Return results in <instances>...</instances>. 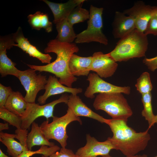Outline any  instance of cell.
<instances>
[{
	"label": "cell",
	"mask_w": 157,
	"mask_h": 157,
	"mask_svg": "<svg viewBox=\"0 0 157 157\" xmlns=\"http://www.w3.org/2000/svg\"><path fill=\"white\" fill-rule=\"evenodd\" d=\"M87 80L89 85L84 94L87 98L93 99L97 93H121L129 95L131 92L129 86L121 87L107 82L100 77L97 74L90 73Z\"/></svg>",
	"instance_id": "cell-9"
},
{
	"label": "cell",
	"mask_w": 157,
	"mask_h": 157,
	"mask_svg": "<svg viewBox=\"0 0 157 157\" xmlns=\"http://www.w3.org/2000/svg\"><path fill=\"white\" fill-rule=\"evenodd\" d=\"M93 105L95 110L104 111L113 119L127 122L133 114L126 99L121 93H99Z\"/></svg>",
	"instance_id": "cell-4"
},
{
	"label": "cell",
	"mask_w": 157,
	"mask_h": 157,
	"mask_svg": "<svg viewBox=\"0 0 157 157\" xmlns=\"http://www.w3.org/2000/svg\"><path fill=\"white\" fill-rule=\"evenodd\" d=\"M9 129V125L8 123H0V131H2L4 130H7Z\"/></svg>",
	"instance_id": "cell-35"
},
{
	"label": "cell",
	"mask_w": 157,
	"mask_h": 157,
	"mask_svg": "<svg viewBox=\"0 0 157 157\" xmlns=\"http://www.w3.org/2000/svg\"><path fill=\"white\" fill-rule=\"evenodd\" d=\"M13 91L10 86H5L0 83V108L4 107L7 99Z\"/></svg>",
	"instance_id": "cell-30"
},
{
	"label": "cell",
	"mask_w": 157,
	"mask_h": 157,
	"mask_svg": "<svg viewBox=\"0 0 157 157\" xmlns=\"http://www.w3.org/2000/svg\"><path fill=\"white\" fill-rule=\"evenodd\" d=\"M112 26L113 34L116 39H120L136 29L133 18L119 11L115 12Z\"/></svg>",
	"instance_id": "cell-16"
},
{
	"label": "cell",
	"mask_w": 157,
	"mask_h": 157,
	"mask_svg": "<svg viewBox=\"0 0 157 157\" xmlns=\"http://www.w3.org/2000/svg\"><path fill=\"white\" fill-rule=\"evenodd\" d=\"M12 36L1 37L0 39V74L1 77L12 75L18 78L21 70L16 67V64L7 56L6 50L15 44Z\"/></svg>",
	"instance_id": "cell-11"
},
{
	"label": "cell",
	"mask_w": 157,
	"mask_h": 157,
	"mask_svg": "<svg viewBox=\"0 0 157 157\" xmlns=\"http://www.w3.org/2000/svg\"><path fill=\"white\" fill-rule=\"evenodd\" d=\"M92 56L91 71L94 72L101 78L112 76L118 66L108 53L104 54L101 51L94 52Z\"/></svg>",
	"instance_id": "cell-12"
},
{
	"label": "cell",
	"mask_w": 157,
	"mask_h": 157,
	"mask_svg": "<svg viewBox=\"0 0 157 157\" xmlns=\"http://www.w3.org/2000/svg\"><path fill=\"white\" fill-rule=\"evenodd\" d=\"M51 10L53 16V23L56 24L66 19L76 7L82 5L85 0H69L66 3H58L43 0Z\"/></svg>",
	"instance_id": "cell-17"
},
{
	"label": "cell",
	"mask_w": 157,
	"mask_h": 157,
	"mask_svg": "<svg viewBox=\"0 0 157 157\" xmlns=\"http://www.w3.org/2000/svg\"><path fill=\"white\" fill-rule=\"evenodd\" d=\"M45 91L44 94L39 96L38 101L41 105L46 103L47 99L50 97L65 92L70 93L73 95H77L81 93L83 89L81 88H72L65 86L61 84L57 78L50 75L47 78L45 86Z\"/></svg>",
	"instance_id": "cell-14"
},
{
	"label": "cell",
	"mask_w": 157,
	"mask_h": 157,
	"mask_svg": "<svg viewBox=\"0 0 157 157\" xmlns=\"http://www.w3.org/2000/svg\"><path fill=\"white\" fill-rule=\"evenodd\" d=\"M123 119H106V124L110 127L113 133L112 137L108 138L114 149L119 150L126 156H132L146 147L150 139L148 129L137 132L127 124Z\"/></svg>",
	"instance_id": "cell-2"
},
{
	"label": "cell",
	"mask_w": 157,
	"mask_h": 157,
	"mask_svg": "<svg viewBox=\"0 0 157 157\" xmlns=\"http://www.w3.org/2000/svg\"><path fill=\"white\" fill-rule=\"evenodd\" d=\"M41 157H78L73 151L66 147H62L60 150L52 155L46 156L42 155Z\"/></svg>",
	"instance_id": "cell-31"
},
{
	"label": "cell",
	"mask_w": 157,
	"mask_h": 157,
	"mask_svg": "<svg viewBox=\"0 0 157 157\" xmlns=\"http://www.w3.org/2000/svg\"><path fill=\"white\" fill-rule=\"evenodd\" d=\"M28 18L29 23L33 28L39 30L43 28L48 33L52 31V24L49 21L47 14L37 11L34 14L29 15Z\"/></svg>",
	"instance_id": "cell-24"
},
{
	"label": "cell",
	"mask_w": 157,
	"mask_h": 157,
	"mask_svg": "<svg viewBox=\"0 0 157 157\" xmlns=\"http://www.w3.org/2000/svg\"><path fill=\"white\" fill-rule=\"evenodd\" d=\"M147 36L135 29L120 39L114 49L108 53L116 62L144 57L148 45Z\"/></svg>",
	"instance_id": "cell-3"
},
{
	"label": "cell",
	"mask_w": 157,
	"mask_h": 157,
	"mask_svg": "<svg viewBox=\"0 0 157 157\" xmlns=\"http://www.w3.org/2000/svg\"><path fill=\"white\" fill-rule=\"evenodd\" d=\"M82 6H78L74 8L67 18L69 22L72 26L76 24L83 22L89 18V11L82 8Z\"/></svg>",
	"instance_id": "cell-26"
},
{
	"label": "cell",
	"mask_w": 157,
	"mask_h": 157,
	"mask_svg": "<svg viewBox=\"0 0 157 157\" xmlns=\"http://www.w3.org/2000/svg\"><path fill=\"white\" fill-rule=\"evenodd\" d=\"M52 118V121L50 123L47 120L41 124L40 126L41 130L48 140H55L62 147H66L68 138L66 131L67 126L74 121H77L82 124L81 120L69 108L64 115L60 117L54 116Z\"/></svg>",
	"instance_id": "cell-5"
},
{
	"label": "cell",
	"mask_w": 157,
	"mask_h": 157,
	"mask_svg": "<svg viewBox=\"0 0 157 157\" xmlns=\"http://www.w3.org/2000/svg\"><path fill=\"white\" fill-rule=\"evenodd\" d=\"M137 157H148L145 154H143L142 155H137ZM154 157H157V156Z\"/></svg>",
	"instance_id": "cell-39"
},
{
	"label": "cell",
	"mask_w": 157,
	"mask_h": 157,
	"mask_svg": "<svg viewBox=\"0 0 157 157\" xmlns=\"http://www.w3.org/2000/svg\"><path fill=\"white\" fill-rule=\"evenodd\" d=\"M153 16L157 18V7L153 6Z\"/></svg>",
	"instance_id": "cell-36"
},
{
	"label": "cell",
	"mask_w": 157,
	"mask_h": 157,
	"mask_svg": "<svg viewBox=\"0 0 157 157\" xmlns=\"http://www.w3.org/2000/svg\"><path fill=\"white\" fill-rule=\"evenodd\" d=\"M55 25L58 32L56 39L61 42L69 43H73L75 41L76 34L74 31L73 26L69 22L67 18Z\"/></svg>",
	"instance_id": "cell-22"
},
{
	"label": "cell",
	"mask_w": 157,
	"mask_h": 157,
	"mask_svg": "<svg viewBox=\"0 0 157 157\" xmlns=\"http://www.w3.org/2000/svg\"><path fill=\"white\" fill-rule=\"evenodd\" d=\"M151 98V92L142 95L141 101L144 108L142 111L141 114L142 116L144 117L148 121V130L154 124V120L155 115L153 112Z\"/></svg>",
	"instance_id": "cell-25"
},
{
	"label": "cell",
	"mask_w": 157,
	"mask_h": 157,
	"mask_svg": "<svg viewBox=\"0 0 157 157\" xmlns=\"http://www.w3.org/2000/svg\"><path fill=\"white\" fill-rule=\"evenodd\" d=\"M154 124L156 123L157 124V115H155V117L154 120Z\"/></svg>",
	"instance_id": "cell-40"
},
{
	"label": "cell",
	"mask_w": 157,
	"mask_h": 157,
	"mask_svg": "<svg viewBox=\"0 0 157 157\" xmlns=\"http://www.w3.org/2000/svg\"><path fill=\"white\" fill-rule=\"evenodd\" d=\"M143 62L148 69L152 72L157 69V56L151 58H145Z\"/></svg>",
	"instance_id": "cell-34"
},
{
	"label": "cell",
	"mask_w": 157,
	"mask_h": 157,
	"mask_svg": "<svg viewBox=\"0 0 157 157\" xmlns=\"http://www.w3.org/2000/svg\"><path fill=\"white\" fill-rule=\"evenodd\" d=\"M123 12L134 19L136 29L144 33L148 24L153 16V6L145 4L142 1L135 2L131 8Z\"/></svg>",
	"instance_id": "cell-13"
},
{
	"label": "cell",
	"mask_w": 157,
	"mask_h": 157,
	"mask_svg": "<svg viewBox=\"0 0 157 157\" xmlns=\"http://www.w3.org/2000/svg\"><path fill=\"white\" fill-rule=\"evenodd\" d=\"M60 149V147L56 145L51 147L42 146L39 149L35 151L24 150L17 157H30L37 154H41L44 156H48L59 151Z\"/></svg>",
	"instance_id": "cell-29"
},
{
	"label": "cell",
	"mask_w": 157,
	"mask_h": 157,
	"mask_svg": "<svg viewBox=\"0 0 157 157\" xmlns=\"http://www.w3.org/2000/svg\"><path fill=\"white\" fill-rule=\"evenodd\" d=\"M0 118L17 129H21L22 120L18 116L4 107L0 108Z\"/></svg>",
	"instance_id": "cell-28"
},
{
	"label": "cell",
	"mask_w": 157,
	"mask_h": 157,
	"mask_svg": "<svg viewBox=\"0 0 157 157\" xmlns=\"http://www.w3.org/2000/svg\"><path fill=\"white\" fill-rule=\"evenodd\" d=\"M34 69L21 71L18 78L26 91L24 97L27 103L35 102L38 93L44 90L47 78L46 75L37 74Z\"/></svg>",
	"instance_id": "cell-8"
},
{
	"label": "cell",
	"mask_w": 157,
	"mask_h": 157,
	"mask_svg": "<svg viewBox=\"0 0 157 157\" xmlns=\"http://www.w3.org/2000/svg\"><path fill=\"white\" fill-rule=\"evenodd\" d=\"M31 125V129L28 134L27 139L28 150H31L32 147L36 145L51 147L55 145L53 142H49L46 138L37 123L34 122Z\"/></svg>",
	"instance_id": "cell-20"
},
{
	"label": "cell",
	"mask_w": 157,
	"mask_h": 157,
	"mask_svg": "<svg viewBox=\"0 0 157 157\" xmlns=\"http://www.w3.org/2000/svg\"><path fill=\"white\" fill-rule=\"evenodd\" d=\"M12 37L14 42L17 43L13 46L19 47L30 56L37 58L42 63L48 64L51 63V56L49 54L42 53L31 44L28 39L24 37L20 27L13 34Z\"/></svg>",
	"instance_id": "cell-15"
},
{
	"label": "cell",
	"mask_w": 157,
	"mask_h": 157,
	"mask_svg": "<svg viewBox=\"0 0 157 157\" xmlns=\"http://www.w3.org/2000/svg\"><path fill=\"white\" fill-rule=\"evenodd\" d=\"M14 134L0 133V141L7 148V151L12 157H17L25 150L28 149L14 139Z\"/></svg>",
	"instance_id": "cell-23"
},
{
	"label": "cell",
	"mask_w": 157,
	"mask_h": 157,
	"mask_svg": "<svg viewBox=\"0 0 157 157\" xmlns=\"http://www.w3.org/2000/svg\"><path fill=\"white\" fill-rule=\"evenodd\" d=\"M150 76L148 72H145L137 79L135 86L137 90L142 95L151 92L152 89Z\"/></svg>",
	"instance_id": "cell-27"
},
{
	"label": "cell",
	"mask_w": 157,
	"mask_h": 157,
	"mask_svg": "<svg viewBox=\"0 0 157 157\" xmlns=\"http://www.w3.org/2000/svg\"><path fill=\"white\" fill-rule=\"evenodd\" d=\"M28 132L27 130L17 129L15 131V134H14V138L18 139L21 144L27 149V139Z\"/></svg>",
	"instance_id": "cell-33"
},
{
	"label": "cell",
	"mask_w": 157,
	"mask_h": 157,
	"mask_svg": "<svg viewBox=\"0 0 157 157\" xmlns=\"http://www.w3.org/2000/svg\"><path fill=\"white\" fill-rule=\"evenodd\" d=\"M27 103L20 92L13 91L7 99L4 107L14 114L21 116L26 110Z\"/></svg>",
	"instance_id": "cell-21"
},
{
	"label": "cell",
	"mask_w": 157,
	"mask_h": 157,
	"mask_svg": "<svg viewBox=\"0 0 157 157\" xmlns=\"http://www.w3.org/2000/svg\"><path fill=\"white\" fill-rule=\"evenodd\" d=\"M0 157H10L6 155L2 151L1 149H0Z\"/></svg>",
	"instance_id": "cell-37"
},
{
	"label": "cell",
	"mask_w": 157,
	"mask_h": 157,
	"mask_svg": "<svg viewBox=\"0 0 157 157\" xmlns=\"http://www.w3.org/2000/svg\"><path fill=\"white\" fill-rule=\"evenodd\" d=\"M104 9L91 5L90 17L87 22V28L76 34L74 41L76 43H89L96 42L106 45L108 39L103 33L102 15Z\"/></svg>",
	"instance_id": "cell-6"
},
{
	"label": "cell",
	"mask_w": 157,
	"mask_h": 157,
	"mask_svg": "<svg viewBox=\"0 0 157 157\" xmlns=\"http://www.w3.org/2000/svg\"><path fill=\"white\" fill-rule=\"evenodd\" d=\"M67 105L76 116L85 117L96 120L102 123H105L106 119L92 111L82 101L77 95L69 96Z\"/></svg>",
	"instance_id": "cell-18"
},
{
	"label": "cell",
	"mask_w": 157,
	"mask_h": 157,
	"mask_svg": "<svg viewBox=\"0 0 157 157\" xmlns=\"http://www.w3.org/2000/svg\"><path fill=\"white\" fill-rule=\"evenodd\" d=\"M92 60V56L83 57L73 54L69 64L70 72L75 76H88L91 71Z\"/></svg>",
	"instance_id": "cell-19"
},
{
	"label": "cell",
	"mask_w": 157,
	"mask_h": 157,
	"mask_svg": "<svg viewBox=\"0 0 157 157\" xmlns=\"http://www.w3.org/2000/svg\"><path fill=\"white\" fill-rule=\"evenodd\" d=\"M86 143L78 149L75 154L78 157H97L107 155L114 148L108 138L103 142L98 141L90 135H86Z\"/></svg>",
	"instance_id": "cell-10"
},
{
	"label": "cell",
	"mask_w": 157,
	"mask_h": 157,
	"mask_svg": "<svg viewBox=\"0 0 157 157\" xmlns=\"http://www.w3.org/2000/svg\"><path fill=\"white\" fill-rule=\"evenodd\" d=\"M69 96L63 94L58 99L48 104L40 105L34 103H28L26 110L21 116V129L27 130L35 120L40 117H44L48 121L50 117L53 118L54 108L56 105L63 103L67 104Z\"/></svg>",
	"instance_id": "cell-7"
},
{
	"label": "cell",
	"mask_w": 157,
	"mask_h": 157,
	"mask_svg": "<svg viewBox=\"0 0 157 157\" xmlns=\"http://www.w3.org/2000/svg\"><path fill=\"white\" fill-rule=\"evenodd\" d=\"M144 33L147 35H157V18L154 16H153L150 20Z\"/></svg>",
	"instance_id": "cell-32"
},
{
	"label": "cell",
	"mask_w": 157,
	"mask_h": 157,
	"mask_svg": "<svg viewBox=\"0 0 157 157\" xmlns=\"http://www.w3.org/2000/svg\"><path fill=\"white\" fill-rule=\"evenodd\" d=\"M102 157H113L111 156L109 154H108L107 155H104L101 156ZM137 157V155H136L133 156H126V157Z\"/></svg>",
	"instance_id": "cell-38"
},
{
	"label": "cell",
	"mask_w": 157,
	"mask_h": 157,
	"mask_svg": "<svg viewBox=\"0 0 157 157\" xmlns=\"http://www.w3.org/2000/svg\"><path fill=\"white\" fill-rule=\"evenodd\" d=\"M79 49L75 43L60 42L55 39L51 40L44 49L45 53H54L57 56L56 59L52 63L44 65L27 64L30 68L40 72H45L52 73L62 84L72 88V83L77 78L71 73L69 67L70 58L72 54L77 53Z\"/></svg>",
	"instance_id": "cell-1"
}]
</instances>
